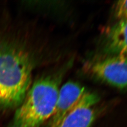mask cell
<instances>
[{
    "instance_id": "1",
    "label": "cell",
    "mask_w": 127,
    "mask_h": 127,
    "mask_svg": "<svg viewBox=\"0 0 127 127\" xmlns=\"http://www.w3.org/2000/svg\"><path fill=\"white\" fill-rule=\"evenodd\" d=\"M32 64L21 47L0 42V108L20 105L31 85Z\"/></svg>"
},
{
    "instance_id": "2",
    "label": "cell",
    "mask_w": 127,
    "mask_h": 127,
    "mask_svg": "<svg viewBox=\"0 0 127 127\" xmlns=\"http://www.w3.org/2000/svg\"><path fill=\"white\" fill-rule=\"evenodd\" d=\"M55 76L39 78L31 84L13 120L7 127H40L54 115L59 91Z\"/></svg>"
},
{
    "instance_id": "3",
    "label": "cell",
    "mask_w": 127,
    "mask_h": 127,
    "mask_svg": "<svg viewBox=\"0 0 127 127\" xmlns=\"http://www.w3.org/2000/svg\"><path fill=\"white\" fill-rule=\"evenodd\" d=\"M89 72L119 89L127 87V57L115 55L87 64Z\"/></svg>"
},
{
    "instance_id": "4",
    "label": "cell",
    "mask_w": 127,
    "mask_h": 127,
    "mask_svg": "<svg viewBox=\"0 0 127 127\" xmlns=\"http://www.w3.org/2000/svg\"><path fill=\"white\" fill-rule=\"evenodd\" d=\"M98 101L96 94L86 92L61 121L54 126L47 127H90L96 116L93 106Z\"/></svg>"
},
{
    "instance_id": "5",
    "label": "cell",
    "mask_w": 127,
    "mask_h": 127,
    "mask_svg": "<svg viewBox=\"0 0 127 127\" xmlns=\"http://www.w3.org/2000/svg\"><path fill=\"white\" fill-rule=\"evenodd\" d=\"M81 85L69 81L64 84L59 89L55 112L47 126L56 125L76 105L86 93Z\"/></svg>"
},
{
    "instance_id": "6",
    "label": "cell",
    "mask_w": 127,
    "mask_h": 127,
    "mask_svg": "<svg viewBox=\"0 0 127 127\" xmlns=\"http://www.w3.org/2000/svg\"><path fill=\"white\" fill-rule=\"evenodd\" d=\"M114 16L119 21L127 20V0L117 1L114 5Z\"/></svg>"
}]
</instances>
